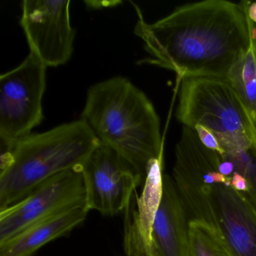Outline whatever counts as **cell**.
Instances as JSON below:
<instances>
[{
    "label": "cell",
    "instance_id": "2",
    "mask_svg": "<svg viewBox=\"0 0 256 256\" xmlns=\"http://www.w3.org/2000/svg\"><path fill=\"white\" fill-rule=\"evenodd\" d=\"M221 160L204 146L196 130L182 126L172 179L188 220L210 226L230 256H256V206L218 172Z\"/></svg>",
    "mask_w": 256,
    "mask_h": 256
},
{
    "label": "cell",
    "instance_id": "16",
    "mask_svg": "<svg viewBox=\"0 0 256 256\" xmlns=\"http://www.w3.org/2000/svg\"><path fill=\"white\" fill-rule=\"evenodd\" d=\"M194 130L197 132L199 140L203 144L204 146L211 150L215 151L221 156H224V151L220 146L216 138L208 128L203 126H194Z\"/></svg>",
    "mask_w": 256,
    "mask_h": 256
},
{
    "label": "cell",
    "instance_id": "9",
    "mask_svg": "<svg viewBox=\"0 0 256 256\" xmlns=\"http://www.w3.org/2000/svg\"><path fill=\"white\" fill-rule=\"evenodd\" d=\"M84 200L83 168L50 178L20 202L0 210V244L31 224Z\"/></svg>",
    "mask_w": 256,
    "mask_h": 256
},
{
    "label": "cell",
    "instance_id": "14",
    "mask_svg": "<svg viewBox=\"0 0 256 256\" xmlns=\"http://www.w3.org/2000/svg\"><path fill=\"white\" fill-rule=\"evenodd\" d=\"M188 256H230L215 232L198 220H188Z\"/></svg>",
    "mask_w": 256,
    "mask_h": 256
},
{
    "label": "cell",
    "instance_id": "13",
    "mask_svg": "<svg viewBox=\"0 0 256 256\" xmlns=\"http://www.w3.org/2000/svg\"><path fill=\"white\" fill-rule=\"evenodd\" d=\"M253 120H256V58L254 48L250 49L236 61L227 76Z\"/></svg>",
    "mask_w": 256,
    "mask_h": 256
},
{
    "label": "cell",
    "instance_id": "3",
    "mask_svg": "<svg viewBox=\"0 0 256 256\" xmlns=\"http://www.w3.org/2000/svg\"><path fill=\"white\" fill-rule=\"evenodd\" d=\"M100 142L113 149L146 179L162 158L160 119L146 94L126 78L92 85L82 114Z\"/></svg>",
    "mask_w": 256,
    "mask_h": 256
},
{
    "label": "cell",
    "instance_id": "10",
    "mask_svg": "<svg viewBox=\"0 0 256 256\" xmlns=\"http://www.w3.org/2000/svg\"><path fill=\"white\" fill-rule=\"evenodd\" d=\"M188 220L172 176L164 174L148 256H188Z\"/></svg>",
    "mask_w": 256,
    "mask_h": 256
},
{
    "label": "cell",
    "instance_id": "7",
    "mask_svg": "<svg viewBox=\"0 0 256 256\" xmlns=\"http://www.w3.org/2000/svg\"><path fill=\"white\" fill-rule=\"evenodd\" d=\"M85 200L89 210L104 216L126 210L144 178L124 157L100 143L83 166Z\"/></svg>",
    "mask_w": 256,
    "mask_h": 256
},
{
    "label": "cell",
    "instance_id": "8",
    "mask_svg": "<svg viewBox=\"0 0 256 256\" xmlns=\"http://www.w3.org/2000/svg\"><path fill=\"white\" fill-rule=\"evenodd\" d=\"M70 0H24L20 26L30 52L44 66L65 65L74 52L76 30L70 18Z\"/></svg>",
    "mask_w": 256,
    "mask_h": 256
},
{
    "label": "cell",
    "instance_id": "19",
    "mask_svg": "<svg viewBox=\"0 0 256 256\" xmlns=\"http://www.w3.org/2000/svg\"><path fill=\"white\" fill-rule=\"evenodd\" d=\"M248 17L253 24H256V2L250 4L248 8Z\"/></svg>",
    "mask_w": 256,
    "mask_h": 256
},
{
    "label": "cell",
    "instance_id": "15",
    "mask_svg": "<svg viewBox=\"0 0 256 256\" xmlns=\"http://www.w3.org/2000/svg\"><path fill=\"white\" fill-rule=\"evenodd\" d=\"M223 157L233 163L235 172L246 178L250 186L246 194L256 206V142L248 148L228 152Z\"/></svg>",
    "mask_w": 256,
    "mask_h": 256
},
{
    "label": "cell",
    "instance_id": "4",
    "mask_svg": "<svg viewBox=\"0 0 256 256\" xmlns=\"http://www.w3.org/2000/svg\"><path fill=\"white\" fill-rule=\"evenodd\" d=\"M100 143L82 118L28 134L10 149L1 148L0 210L20 202L50 178L83 168Z\"/></svg>",
    "mask_w": 256,
    "mask_h": 256
},
{
    "label": "cell",
    "instance_id": "5",
    "mask_svg": "<svg viewBox=\"0 0 256 256\" xmlns=\"http://www.w3.org/2000/svg\"><path fill=\"white\" fill-rule=\"evenodd\" d=\"M176 119L185 126H203L228 152L256 142V126L247 108L227 78L187 77L180 82Z\"/></svg>",
    "mask_w": 256,
    "mask_h": 256
},
{
    "label": "cell",
    "instance_id": "12",
    "mask_svg": "<svg viewBox=\"0 0 256 256\" xmlns=\"http://www.w3.org/2000/svg\"><path fill=\"white\" fill-rule=\"evenodd\" d=\"M163 158L152 163L149 169L145 186L138 209L125 230L126 250L130 256H148L151 230L163 192Z\"/></svg>",
    "mask_w": 256,
    "mask_h": 256
},
{
    "label": "cell",
    "instance_id": "17",
    "mask_svg": "<svg viewBox=\"0 0 256 256\" xmlns=\"http://www.w3.org/2000/svg\"><path fill=\"white\" fill-rule=\"evenodd\" d=\"M230 186L234 190L240 192L244 193V194H247L248 190H250L248 182H247L246 178L240 174L236 173V172H234L233 175L230 176Z\"/></svg>",
    "mask_w": 256,
    "mask_h": 256
},
{
    "label": "cell",
    "instance_id": "1",
    "mask_svg": "<svg viewBox=\"0 0 256 256\" xmlns=\"http://www.w3.org/2000/svg\"><path fill=\"white\" fill-rule=\"evenodd\" d=\"M250 1L204 0L184 4L154 23L134 6V34L150 58L146 62L187 77L227 78L236 61L252 46L254 24Z\"/></svg>",
    "mask_w": 256,
    "mask_h": 256
},
{
    "label": "cell",
    "instance_id": "6",
    "mask_svg": "<svg viewBox=\"0 0 256 256\" xmlns=\"http://www.w3.org/2000/svg\"><path fill=\"white\" fill-rule=\"evenodd\" d=\"M47 66L30 52L16 68L0 76L1 148L10 149L43 120Z\"/></svg>",
    "mask_w": 256,
    "mask_h": 256
},
{
    "label": "cell",
    "instance_id": "20",
    "mask_svg": "<svg viewBox=\"0 0 256 256\" xmlns=\"http://www.w3.org/2000/svg\"><path fill=\"white\" fill-rule=\"evenodd\" d=\"M252 44L256 58V26H254L252 29ZM254 124H256V120H254Z\"/></svg>",
    "mask_w": 256,
    "mask_h": 256
},
{
    "label": "cell",
    "instance_id": "18",
    "mask_svg": "<svg viewBox=\"0 0 256 256\" xmlns=\"http://www.w3.org/2000/svg\"><path fill=\"white\" fill-rule=\"evenodd\" d=\"M84 2L88 8L98 10V8L114 7L122 2H120V1H102H102H85Z\"/></svg>",
    "mask_w": 256,
    "mask_h": 256
},
{
    "label": "cell",
    "instance_id": "11",
    "mask_svg": "<svg viewBox=\"0 0 256 256\" xmlns=\"http://www.w3.org/2000/svg\"><path fill=\"white\" fill-rule=\"evenodd\" d=\"M89 211L84 200L31 224L0 244V256H34L43 246L65 236L83 222Z\"/></svg>",
    "mask_w": 256,
    "mask_h": 256
}]
</instances>
